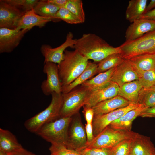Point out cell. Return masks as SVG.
Instances as JSON below:
<instances>
[{
  "instance_id": "cell-22",
  "label": "cell",
  "mask_w": 155,
  "mask_h": 155,
  "mask_svg": "<svg viewBox=\"0 0 155 155\" xmlns=\"http://www.w3.org/2000/svg\"><path fill=\"white\" fill-rule=\"evenodd\" d=\"M142 88L138 80L127 82L119 87L118 95L130 103H138L139 94Z\"/></svg>"
},
{
  "instance_id": "cell-9",
  "label": "cell",
  "mask_w": 155,
  "mask_h": 155,
  "mask_svg": "<svg viewBox=\"0 0 155 155\" xmlns=\"http://www.w3.org/2000/svg\"><path fill=\"white\" fill-rule=\"evenodd\" d=\"M140 105L139 103H130L127 106L116 109L108 113L94 116L92 125L94 136L100 133L112 122Z\"/></svg>"
},
{
  "instance_id": "cell-10",
  "label": "cell",
  "mask_w": 155,
  "mask_h": 155,
  "mask_svg": "<svg viewBox=\"0 0 155 155\" xmlns=\"http://www.w3.org/2000/svg\"><path fill=\"white\" fill-rule=\"evenodd\" d=\"M43 71L47 76L46 79L41 85L44 94L49 96L53 92L61 93L62 86L59 77L58 65L52 62L44 63Z\"/></svg>"
},
{
  "instance_id": "cell-27",
  "label": "cell",
  "mask_w": 155,
  "mask_h": 155,
  "mask_svg": "<svg viewBox=\"0 0 155 155\" xmlns=\"http://www.w3.org/2000/svg\"><path fill=\"white\" fill-rule=\"evenodd\" d=\"M60 8L49 3L47 0L38 1L33 9L37 14L44 17L51 18L55 22L59 20L55 18V16Z\"/></svg>"
},
{
  "instance_id": "cell-42",
  "label": "cell",
  "mask_w": 155,
  "mask_h": 155,
  "mask_svg": "<svg viewBox=\"0 0 155 155\" xmlns=\"http://www.w3.org/2000/svg\"><path fill=\"white\" fill-rule=\"evenodd\" d=\"M140 19H146L155 20V8L145 13Z\"/></svg>"
},
{
  "instance_id": "cell-12",
  "label": "cell",
  "mask_w": 155,
  "mask_h": 155,
  "mask_svg": "<svg viewBox=\"0 0 155 155\" xmlns=\"http://www.w3.org/2000/svg\"><path fill=\"white\" fill-rule=\"evenodd\" d=\"M29 31L17 28H0V53L12 52L18 46L24 34Z\"/></svg>"
},
{
  "instance_id": "cell-35",
  "label": "cell",
  "mask_w": 155,
  "mask_h": 155,
  "mask_svg": "<svg viewBox=\"0 0 155 155\" xmlns=\"http://www.w3.org/2000/svg\"><path fill=\"white\" fill-rule=\"evenodd\" d=\"M49 150L51 155H83L77 151L63 146L51 145Z\"/></svg>"
},
{
  "instance_id": "cell-39",
  "label": "cell",
  "mask_w": 155,
  "mask_h": 155,
  "mask_svg": "<svg viewBox=\"0 0 155 155\" xmlns=\"http://www.w3.org/2000/svg\"><path fill=\"white\" fill-rule=\"evenodd\" d=\"M139 116L143 118H155V106L145 109Z\"/></svg>"
},
{
  "instance_id": "cell-5",
  "label": "cell",
  "mask_w": 155,
  "mask_h": 155,
  "mask_svg": "<svg viewBox=\"0 0 155 155\" xmlns=\"http://www.w3.org/2000/svg\"><path fill=\"white\" fill-rule=\"evenodd\" d=\"M120 53L125 59L144 54H155V29L134 40L120 46Z\"/></svg>"
},
{
  "instance_id": "cell-47",
  "label": "cell",
  "mask_w": 155,
  "mask_h": 155,
  "mask_svg": "<svg viewBox=\"0 0 155 155\" xmlns=\"http://www.w3.org/2000/svg\"></svg>"
},
{
  "instance_id": "cell-11",
  "label": "cell",
  "mask_w": 155,
  "mask_h": 155,
  "mask_svg": "<svg viewBox=\"0 0 155 155\" xmlns=\"http://www.w3.org/2000/svg\"><path fill=\"white\" fill-rule=\"evenodd\" d=\"M76 40L73 38V34L69 32L65 42L58 47L53 48L48 44L42 45L40 51L44 58V63L50 62L59 64L63 59L64 52L66 48H73Z\"/></svg>"
},
{
  "instance_id": "cell-8",
  "label": "cell",
  "mask_w": 155,
  "mask_h": 155,
  "mask_svg": "<svg viewBox=\"0 0 155 155\" xmlns=\"http://www.w3.org/2000/svg\"><path fill=\"white\" fill-rule=\"evenodd\" d=\"M87 142L85 127L79 112L72 117L68 131L66 147L78 151L85 148Z\"/></svg>"
},
{
  "instance_id": "cell-19",
  "label": "cell",
  "mask_w": 155,
  "mask_h": 155,
  "mask_svg": "<svg viewBox=\"0 0 155 155\" xmlns=\"http://www.w3.org/2000/svg\"><path fill=\"white\" fill-rule=\"evenodd\" d=\"M130 103L127 100L117 95L98 103L92 108L94 116L108 113L127 106Z\"/></svg>"
},
{
  "instance_id": "cell-21",
  "label": "cell",
  "mask_w": 155,
  "mask_h": 155,
  "mask_svg": "<svg viewBox=\"0 0 155 155\" xmlns=\"http://www.w3.org/2000/svg\"><path fill=\"white\" fill-rule=\"evenodd\" d=\"M23 148L16 137L9 130L0 128V150L10 154Z\"/></svg>"
},
{
  "instance_id": "cell-30",
  "label": "cell",
  "mask_w": 155,
  "mask_h": 155,
  "mask_svg": "<svg viewBox=\"0 0 155 155\" xmlns=\"http://www.w3.org/2000/svg\"><path fill=\"white\" fill-rule=\"evenodd\" d=\"M81 0H67L64 7L67 9L81 21L82 23L85 22V14Z\"/></svg>"
},
{
  "instance_id": "cell-28",
  "label": "cell",
  "mask_w": 155,
  "mask_h": 155,
  "mask_svg": "<svg viewBox=\"0 0 155 155\" xmlns=\"http://www.w3.org/2000/svg\"><path fill=\"white\" fill-rule=\"evenodd\" d=\"M124 59L120 53H115L108 56L98 63L97 74L105 72L117 67Z\"/></svg>"
},
{
  "instance_id": "cell-4",
  "label": "cell",
  "mask_w": 155,
  "mask_h": 155,
  "mask_svg": "<svg viewBox=\"0 0 155 155\" xmlns=\"http://www.w3.org/2000/svg\"><path fill=\"white\" fill-rule=\"evenodd\" d=\"M72 119V117L59 118L43 125L36 133L51 145L66 147Z\"/></svg>"
},
{
  "instance_id": "cell-37",
  "label": "cell",
  "mask_w": 155,
  "mask_h": 155,
  "mask_svg": "<svg viewBox=\"0 0 155 155\" xmlns=\"http://www.w3.org/2000/svg\"><path fill=\"white\" fill-rule=\"evenodd\" d=\"M82 112L86 123H92L94 116V113L92 108L84 106Z\"/></svg>"
},
{
  "instance_id": "cell-36",
  "label": "cell",
  "mask_w": 155,
  "mask_h": 155,
  "mask_svg": "<svg viewBox=\"0 0 155 155\" xmlns=\"http://www.w3.org/2000/svg\"><path fill=\"white\" fill-rule=\"evenodd\" d=\"M77 151L83 155H113L112 148H85Z\"/></svg>"
},
{
  "instance_id": "cell-33",
  "label": "cell",
  "mask_w": 155,
  "mask_h": 155,
  "mask_svg": "<svg viewBox=\"0 0 155 155\" xmlns=\"http://www.w3.org/2000/svg\"><path fill=\"white\" fill-rule=\"evenodd\" d=\"M138 80L144 88L151 87L155 85V70L143 72L140 74Z\"/></svg>"
},
{
  "instance_id": "cell-29",
  "label": "cell",
  "mask_w": 155,
  "mask_h": 155,
  "mask_svg": "<svg viewBox=\"0 0 155 155\" xmlns=\"http://www.w3.org/2000/svg\"><path fill=\"white\" fill-rule=\"evenodd\" d=\"M138 103L146 108L155 106V85L150 87H142L140 90Z\"/></svg>"
},
{
  "instance_id": "cell-16",
  "label": "cell",
  "mask_w": 155,
  "mask_h": 155,
  "mask_svg": "<svg viewBox=\"0 0 155 155\" xmlns=\"http://www.w3.org/2000/svg\"><path fill=\"white\" fill-rule=\"evenodd\" d=\"M119 86L111 82L107 86L91 92L84 106L92 108L98 103L118 95Z\"/></svg>"
},
{
  "instance_id": "cell-31",
  "label": "cell",
  "mask_w": 155,
  "mask_h": 155,
  "mask_svg": "<svg viewBox=\"0 0 155 155\" xmlns=\"http://www.w3.org/2000/svg\"><path fill=\"white\" fill-rule=\"evenodd\" d=\"M6 3L25 13L33 9L37 0H4Z\"/></svg>"
},
{
  "instance_id": "cell-3",
  "label": "cell",
  "mask_w": 155,
  "mask_h": 155,
  "mask_svg": "<svg viewBox=\"0 0 155 155\" xmlns=\"http://www.w3.org/2000/svg\"><path fill=\"white\" fill-rule=\"evenodd\" d=\"M51 95L49 106L24 122L25 127L30 132L36 133L44 125L59 118L63 104V94L53 92Z\"/></svg>"
},
{
  "instance_id": "cell-6",
  "label": "cell",
  "mask_w": 155,
  "mask_h": 155,
  "mask_svg": "<svg viewBox=\"0 0 155 155\" xmlns=\"http://www.w3.org/2000/svg\"><path fill=\"white\" fill-rule=\"evenodd\" d=\"M91 92L87 88L81 85L68 93H62L63 104L59 118L71 117L79 113Z\"/></svg>"
},
{
  "instance_id": "cell-44",
  "label": "cell",
  "mask_w": 155,
  "mask_h": 155,
  "mask_svg": "<svg viewBox=\"0 0 155 155\" xmlns=\"http://www.w3.org/2000/svg\"><path fill=\"white\" fill-rule=\"evenodd\" d=\"M0 155H8L6 153L0 150Z\"/></svg>"
},
{
  "instance_id": "cell-17",
  "label": "cell",
  "mask_w": 155,
  "mask_h": 155,
  "mask_svg": "<svg viewBox=\"0 0 155 155\" xmlns=\"http://www.w3.org/2000/svg\"><path fill=\"white\" fill-rule=\"evenodd\" d=\"M155 147L149 137L137 133L133 138L130 147L131 155H151Z\"/></svg>"
},
{
  "instance_id": "cell-46",
  "label": "cell",
  "mask_w": 155,
  "mask_h": 155,
  "mask_svg": "<svg viewBox=\"0 0 155 155\" xmlns=\"http://www.w3.org/2000/svg\"><path fill=\"white\" fill-rule=\"evenodd\" d=\"M131 155V154H130V155Z\"/></svg>"
},
{
  "instance_id": "cell-23",
  "label": "cell",
  "mask_w": 155,
  "mask_h": 155,
  "mask_svg": "<svg viewBox=\"0 0 155 155\" xmlns=\"http://www.w3.org/2000/svg\"><path fill=\"white\" fill-rule=\"evenodd\" d=\"M147 0H131L125 12V18L131 23L140 19L146 13Z\"/></svg>"
},
{
  "instance_id": "cell-43",
  "label": "cell",
  "mask_w": 155,
  "mask_h": 155,
  "mask_svg": "<svg viewBox=\"0 0 155 155\" xmlns=\"http://www.w3.org/2000/svg\"><path fill=\"white\" fill-rule=\"evenodd\" d=\"M154 8H155V0H151L147 5L146 13Z\"/></svg>"
},
{
  "instance_id": "cell-40",
  "label": "cell",
  "mask_w": 155,
  "mask_h": 155,
  "mask_svg": "<svg viewBox=\"0 0 155 155\" xmlns=\"http://www.w3.org/2000/svg\"><path fill=\"white\" fill-rule=\"evenodd\" d=\"M8 154V155H36L23 148Z\"/></svg>"
},
{
  "instance_id": "cell-25",
  "label": "cell",
  "mask_w": 155,
  "mask_h": 155,
  "mask_svg": "<svg viewBox=\"0 0 155 155\" xmlns=\"http://www.w3.org/2000/svg\"><path fill=\"white\" fill-rule=\"evenodd\" d=\"M140 74L143 72L155 70V54L139 55L129 59Z\"/></svg>"
},
{
  "instance_id": "cell-13",
  "label": "cell",
  "mask_w": 155,
  "mask_h": 155,
  "mask_svg": "<svg viewBox=\"0 0 155 155\" xmlns=\"http://www.w3.org/2000/svg\"><path fill=\"white\" fill-rule=\"evenodd\" d=\"M24 13L4 0H1L0 28H16L18 21Z\"/></svg>"
},
{
  "instance_id": "cell-26",
  "label": "cell",
  "mask_w": 155,
  "mask_h": 155,
  "mask_svg": "<svg viewBox=\"0 0 155 155\" xmlns=\"http://www.w3.org/2000/svg\"><path fill=\"white\" fill-rule=\"evenodd\" d=\"M116 67L98 74L96 76L87 80L81 85L87 88L91 92L107 86L111 82V78Z\"/></svg>"
},
{
  "instance_id": "cell-7",
  "label": "cell",
  "mask_w": 155,
  "mask_h": 155,
  "mask_svg": "<svg viewBox=\"0 0 155 155\" xmlns=\"http://www.w3.org/2000/svg\"><path fill=\"white\" fill-rule=\"evenodd\" d=\"M137 133L131 131L114 129L108 126L92 141L86 143L85 148H112L121 142L133 138Z\"/></svg>"
},
{
  "instance_id": "cell-18",
  "label": "cell",
  "mask_w": 155,
  "mask_h": 155,
  "mask_svg": "<svg viewBox=\"0 0 155 155\" xmlns=\"http://www.w3.org/2000/svg\"><path fill=\"white\" fill-rule=\"evenodd\" d=\"M52 21L49 18L40 16L36 14L32 9L25 13L18 21L16 28L29 30L34 26L40 28L45 26L48 22Z\"/></svg>"
},
{
  "instance_id": "cell-24",
  "label": "cell",
  "mask_w": 155,
  "mask_h": 155,
  "mask_svg": "<svg viewBox=\"0 0 155 155\" xmlns=\"http://www.w3.org/2000/svg\"><path fill=\"white\" fill-rule=\"evenodd\" d=\"M98 64L88 61L84 71L74 80L68 85L62 87L63 94L68 93L97 74Z\"/></svg>"
},
{
  "instance_id": "cell-1",
  "label": "cell",
  "mask_w": 155,
  "mask_h": 155,
  "mask_svg": "<svg viewBox=\"0 0 155 155\" xmlns=\"http://www.w3.org/2000/svg\"><path fill=\"white\" fill-rule=\"evenodd\" d=\"M73 48L88 60L92 59L96 63L111 55L121 53L119 46L113 47L99 36L91 33L84 34L77 39Z\"/></svg>"
},
{
  "instance_id": "cell-41",
  "label": "cell",
  "mask_w": 155,
  "mask_h": 155,
  "mask_svg": "<svg viewBox=\"0 0 155 155\" xmlns=\"http://www.w3.org/2000/svg\"><path fill=\"white\" fill-rule=\"evenodd\" d=\"M67 0H47L50 3L60 8L64 7Z\"/></svg>"
},
{
  "instance_id": "cell-45",
  "label": "cell",
  "mask_w": 155,
  "mask_h": 155,
  "mask_svg": "<svg viewBox=\"0 0 155 155\" xmlns=\"http://www.w3.org/2000/svg\"><path fill=\"white\" fill-rule=\"evenodd\" d=\"M151 155H155V152L154 154H152Z\"/></svg>"
},
{
  "instance_id": "cell-38",
  "label": "cell",
  "mask_w": 155,
  "mask_h": 155,
  "mask_svg": "<svg viewBox=\"0 0 155 155\" xmlns=\"http://www.w3.org/2000/svg\"><path fill=\"white\" fill-rule=\"evenodd\" d=\"M85 128L87 137L86 143H89L92 141L95 137L93 134L92 123H86Z\"/></svg>"
},
{
  "instance_id": "cell-14",
  "label": "cell",
  "mask_w": 155,
  "mask_h": 155,
  "mask_svg": "<svg viewBox=\"0 0 155 155\" xmlns=\"http://www.w3.org/2000/svg\"><path fill=\"white\" fill-rule=\"evenodd\" d=\"M139 74L128 59H124L115 68L111 79V81L120 87L125 83L138 80Z\"/></svg>"
},
{
  "instance_id": "cell-20",
  "label": "cell",
  "mask_w": 155,
  "mask_h": 155,
  "mask_svg": "<svg viewBox=\"0 0 155 155\" xmlns=\"http://www.w3.org/2000/svg\"><path fill=\"white\" fill-rule=\"evenodd\" d=\"M146 109L143 105L140 104L137 107L130 110L120 118L112 122L108 126L114 129L131 131L133 121Z\"/></svg>"
},
{
  "instance_id": "cell-34",
  "label": "cell",
  "mask_w": 155,
  "mask_h": 155,
  "mask_svg": "<svg viewBox=\"0 0 155 155\" xmlns=\"http://www.w3.org/2000/svg\"><path fill=\"white\" fill-rule=\"evenodd\" d=\"M133 137L123 140L112 148L113 155H129L131 145Z\"/></svg>"
},
{
  "instance_id": "cell-15",
  "label": "cell",
  "mask_w": 155,
  "mask_h": 155,
  "mask_svg": "<svg viewBox=\"0 0 155 155\" xmlns=\"http://www.w3.org/2000/svg\"><path fill=\"white\" fill-rule=\"evenodd\" d=\"M155 29V20L140 19L135 21L128 26L125 33V42L133 41Z\"/></svg>"
},
{
  "instance_id": "cell-2",
  "label": "cell",
  "mask_w": 155,
  "mask_h": 155,
  "mask_svg": "<svg viewBox=\"0 0 155 155\" xmlns=\"http://www.w3.org/2000/svg\"><path fill=\"white\" fill-rule=\"evenodd\" d=\"M88 61L78 50H66L63 60L57 65L62 87L68 85L77 78L84 70Z\"/></svg>"
},
{
  "instance_id": "cell-32",
  "label": "cell",
  "mask_w": 155,
  "mask_h": 155,
  "mask_svg": "<svg viewBox=\"0 0 155 155\" xmlns=\"http://www.w3.org/2000/svg\"><path fill=\"white\" fill-rule=\"evenodd\" d=\"M55 18L69 24H77L82 23L76 16L64 7L60 8L56 14Z\"/></svg>"
}]
</instances>
